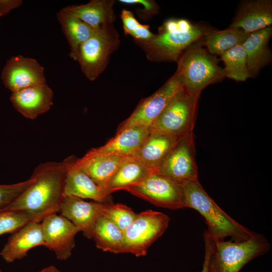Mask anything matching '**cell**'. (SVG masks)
Masks as SVG:
<instances>
[{"label": "cell", "instance_id": "obj_5", "mask_svg": "<svg viewBox=\"0 0 272 272\" xmlns=\"http://www.w3.org/2000/svg\"><path fill=\"white\" fill-rule=\"evenodd\" d=\"M210 265L214 272H239L253 259L267 253L270 243L261 234L243 241L214 240Z\"/></svg>", "mask_w": 272, "mask_h": 272}, {"label": "cell", "instance_id": "obj_2", "mask_svg": "<svg viewBox=\"0 0 272 272\" xmlns=\"http://www.w3.org/2000/svg\"><path fill=\"white\" fill-rule=\"evenodd\" d=\"M212 28L182 18H171L150 39L133 40L147 58L157 62H177L192 44L200 40Z\"/></svg>", "mask_w": 272, "mask_h": 272}, {"label": "cell", "instance_id": "obj_38", "mask_svg": "<svg viewBox=\"0 0 272 272\" xmlns=\"http://www.w3.org/2000/svg\"><path fill=\"white\" fill-rule=\"evenodd\" d=\"M0 272H2V270L0 269Z\"/></svg>", "mask_w": 272, "mask_h": 272}, {"label": "cell", "instance_id": "obj_11", "mask_svg": "<svg viewBox=\"0 0 272 272\" xmlns=\"http://www.w3.org/2000/svg\"><path fill=\"white\" fill-rule=\"evenodd\" d=\"M182 88L180 80L174 74L161 87L138 105L117 131L135 125L150 127L173 97Z\"/></svg>", "mask_w": 272, "mask_h": 272}, {"label": "cell", "instance_id": "obj_4", "mask_svg": "<svg viewBox=\"0 0 272 272\" xmlns=\"http://www.w3.org/2000/svg\"><path fill=\"white\" fill-rule=\"evenodd\" d=\"M201 39L182 53L176 62L177 68L175 73L184 89L198 94L208 85L226 77L223 68L219 64V60L207 50Z\"/></svg>", "mask_w": 272, "mask_h": 272}, {"label": "cell", "instance_id": "obj_3", "mask_svg": "<svg viewBox=\"0 0 272 272\" xmlns=\"http://www.w3.org/2000/svg\"><path fill=\"white\" fill-rule=\"evenodd\" d=\"M179 184L184 208L193 209L203 217L208 226L207 232L214 240L229 237L233 241H243L255 235L225 212L208 195L198 179Z\"/></svg>", "mask_w": 272, "mask_h": 272}, {"label": "cell", "instance_id": "obj_23", "mask_svg": "<svg viewBox=\"0 0 272 272\" xmlns=\"http://www.w3.org/2000/svg\"><path fill=\"white\" fill-rule=\"evenodd\" d=\"M114 0H92L86 4L64 8L94 29L113 24L116 19L113 7Z\"/></svg>", "mask_w": 272, "mask_h": 272}, {"label": "cell", "instance_id": "obj_32", "mask_svg": "<svg viewBox=\"0 0 272 272\" xmlns=\"http://www.w3.org/2000/svg\"><path fill=\"white\" fill-rule=\"evenodd\" d=\"M33 181L31 177L25 181L10 184H0V212L4 211L30 185Z\"/></svg>", "mask_w": 272, "mask_h": 272}, {"label": "cell", "instance_id": "obj_14", "mask_svg": "<svg viewBox=\"0 0 272 272\" xmlns=\"http://www.w3.org/2000/svg\"><path fill=\"white\" fill-rule=\"evenodd\" d=\"M53 98L52 90L44 84L12 93L10 99L13 107L24 117L33 120L50 109Z\"/></svg>", "mask_w": 272, "mask_h": 272}, {"label": "cell", "instance_id": "obj_16", "mask_svg": "<svg viewBox=\"0 0 272 272\" xmlns=\"http://www.w3.org/2000/svg\"><path fill=\"white\" fill-rule=\"evenodd\" d=\"M73 157L64 160L66 166L63 196L89 198L96 202H107L109 195L105 189L96 184L87 174L73 164Z\"/></svg>", "mask_w": 272, "mask_h": 272}, {"label": "cell", "instance_id": "obj_31", "mask_svg": "<svg viewBox=\"0 0 272 272\" xmlns=\"http://www.w3.org/2000/svg\"><path fill=\"white\" fill-rule=\"evenodd\" d=\"M31 221H33L32 217L22 211L0 212V235L14 233Z\"/></svg>", "mask_w": 272, "mask_h": 272}, {"label": "cell", "instance_id": "obj_34", "mask_svg": "<svg viewBox=\"0 0 272 272\" xmlns=\"http://www.w3.org/2000/svg\"><path fill=\"white\" fill-rule=\"evenodd\" d=\"M205 253L201 272H209L210 258L213 248V239L206 231L204 233Z\"/></svg>", "mask_w": 272, "mask_h": 272}, {"label": "cell", "instance_id": "obj_30", "mask_svg": "<svg viewBox=\"0 0 272 272\" xmlns=\"http://www.w3.org/2000/svg\"><path fill=\"white\" fill-rule=\"evenodd\" d=\"M120 18L124 34L131 36L133 40H146L154 36V34L150 30L149 25L140 23L131 11L123 9Z\"/></svg>", "mask_w": 272, "mask_h": 272}, {"label": "cell", "instance_id": "obj_21", "mask_svg": "<svg viewBox=\"0 0 272 272\" xmlns=\"http://www.w3.org/2000/svg\"><path fill=\"white\" fill-rule=\"evenodd\" d=\"M271 35V26L251 33L242 44L246 53L247 66L252 78L257 76L271 61V51L268 46Z\"/></svg>", "mask_w": 272, "mask_h": 272}, {"label": "cell", "instance_id": "obj_15", "mask_svg": "<svg viewBox=\"0 0 272 272\" xmlns=\"http://www.w3.org/2000/svg\"><path fill=\"white\" fill-rule=\"evenodd\" d=\"M104 202H88L72 196H65L60 209V215L69 220L91 239L92 231L98 218L103 215Z\"/></svg>", "mask_w": 272, "mask_h": 272}, {"label": "cell", "instance_id": "obj_22", "mask_svg": "<svg viewBox=\"0 0 272 272\" xmlns=\"http://www.w3.org/2000/svg\"><path fill=\"white\" fill-rule=\"evenodd\" d=\"M180 138L164 134H150L132 157L139 162L157 169Z\"/></svg>", "mask_w": 272, "mask_h": 272}, {"label": "cell", "instance_id": "obj_36", "mask_svg": "<svg viewBox=\"0 0 272 272\" xmlns=\"http://www.w3.org/2000/svg\"><path fill=\"white\" fill-rule=\"evenodd\" d=\"M38 272H61L54 266H47Z\"/></svg>", "mask_w": 272, "mask_h": 272}, {"label": "cell", "instance_id": "obj_6", "mask_svg": "<svg viewBox=\"0 0 272 272\" xmlns=\"http://www.w3.org/2000/svg\"><path fill=\"white\" fill-rule=\"evenodd\" d=\"M200 95L189 93L182 88L150 126V134L181 138L193 132Z\"/></svg>", "mask_w": 272, "mask_h": 272}, {"label": "cell", "instance_id": "obj_37", "mask_svg": "<svg viewBox=\"0 0 272 272\" xmlns=\"http://www.w3.org/2000/svg\"><path fill=\"white\" fill-rule=\"evenodd\" d=\"M209 272H214L212 267L209 265Z\"/></svg>", "mask_w": 272, "mask_h": 272}, {"label": "cell", "instance_id": "obj_19", "mask_svg": "<svg viewBox=\"0 0 272 272\" xmlns=\"http://www.w3.org/2000/svg\"><path fill=\"white\" fill-rule=\"evenodd\" d=\"M44 246L41 224L31 221L13 233L1 250L0 255L7 262L26 256L31 249Z\"/></svg>", "mask_w": 272, "mask_h": 272}, {"label": "cell", "instance_id": "obj_25", "mask_svg": "<svg viewBox=\"0 0 272 272\" xmlns=\"http://www.w3.org/2000/svg\"><path fill=\"white\" fill-rule=\"evenodd\" d=\"M157 169L147 166L132 157L123 163L105 185L104 188L110 195L111 193L138 184Z\"/></svg>", "mask_w": 272, "mask_h": 272}, {"label": "cell", "instance_id": "obj_17", "mask_svg": "<svg viewBox=\"0 0 272 272\" xmlns=\"http://www.w3.org/2000/svg\"><path fill=\"white\" fill-rule=\"evenodd\" d=\"M271 24V0H247L240 4L230 26L251 33Z\"/></svg>", "mask_w": 272, "mask_h": 272}, {"label": "cell", "instance_id": "obj_27", "mask_svg": "<svg viewBox=\"0 0 272 272\" xmlns=\"http://www.w3.org/2000/svg\"><path fill=\"white\" fill-rule=\"evenodd\" d=\"M91 239L95 241L97 247L104 251L122 253L123 232L103 215L96 222Z\"/></svg>", "mask_w": 272, "mask_h": 272}, {"label": "cell", "instance_id": "obj_35", "mask_svg": "<svg viewBox=\"0 0 272 272\" xmlns=\"http://www.w3.org/2000/svg\"><path fill=\"white\" fill-rule=\"evenodd\" d=\"M22 3V0H0V17L4 16L20 7Z\"/></svg>", "mask_w": 272, "mask_h": 272}, {"label": "cell", "instance_id": "obj_24", "mask_svg": "<svg viewBox=\"0 0 272 272\" xmlns=\"http://www.w3.org/2000/svg\"><path fill=\"white\" fill-rule=\"evenodd\" d=\"M70 47V57L78 60L81 45L94 33V29L66 11L64 8L56 14Z\"/></svg>", "mask_w": 272, "mask_h": 272}, {"label": "cell", "instance_id": "obj_1", "mask_svg": "<svg viewBox=\"0 0 272 272\" xmlns=\"http://www.w3.org/2000/svg\"><path fill=\"white\" fill-rule=\"evenodd\" d=\"M65 173L64 161L39 164L31 175L32 183L5 211L25 212L39 223L45 217L60 212Z\"/></svg>", "mask_w": 272, "mask_h": 272}, {"label": "cell", "instance_id": "obj_18", "mask_svg": "<svg viewBox=\"0 0 272 272\" xmlns=\"http://www.w3.org/2000/svg\"><path fill=\"white\" fill-rule=\"evenodd\" d=\"M150 135V127L135 125L117 131L105 145L93 148L87 153L91 155L132 156Z\"/></svg>", "mask_w": 272, "mask_h": 272}, {"label": "cell", "instance_id": "obj_26", "mask_svg": "<svg viewBox=\"0 0 272 272\" xmlns=\"http://www.w3.org/2000/svg\"><path fill=\"white\" fill-rule=\"evenodd\" d=\"M251 33L229 26L223 30H210L201 39L207 50L214 55H221L229 49L242 45Z\"/></svg>", "mask_w": 272, "mask_h": 272}, {"label": "cell", "instance_id": "obj_33", "mask_svg": "<svg viewBox=\"0 0 272 272\" xmlns=\"http://www.w3.org/2000/svg\"><path fill=\"white\" fill-rule=\"evenodd\" d=\"M119 2L126 5H140L142 8L137 9L138 17L143 21L148 20L157 14L159 7L157 3L152 0H119Z\"/></svg>", "mask_w": 272, "mask_h": 272}, {"label": "cell", "instance_id": "obj_8", "mask_svg": "<svg viewBox=\"0 0 272 272\" xmlns=\"http://www.w3.org/2000/svg\"><path fill=\"white\" fill-rule=\"evenodd\" d=\"M170 222L164 213L151 210L137 214L123 231L122 253L145 256L150 246L165 232Z\"/></svg>", "mask_w": 272, "mask_h": 272}, {"label": "cell", "instance_id": "obj_7", "mask_svg": "<svg viewBox=\"0 0 272 272\" xmlns=\"http://www.w3.org/2000/svg\"><path fill=\"white\" fill-rule=\"evenodd\" d=\"M119 34L113 24L103 25L80 46L77 61L90 81L96 80L107 67L111 55L119 47Z\"/></svg>", "mask_w": 272, "mask_h": 272}, {"label": "cell", "instance_id": "obj_29", "mask_svg": "<svg viewBox=\"0 0 272 272\" xmlns=\"http://www.w3.org/2000/svg\"><path fill=\"white\" fill-rule=\"evenodd\" d=\"M103 215L110 220L123 232L132 222L137 214L125 205L104 202Z\"/></svg>", "mask_w": 272, "mask_h": 272}, {"label": "cell", "instance_id": "obj_9", "mask_svg": "<svg viewBox=\"0 0 272 272\" xmlns=\"http://www.w3.org/2000/svg\"><path fill=\"white\" fill-rule=\"evenodd\" d=\"M124 190L158 207L171 210L185 208L180 184L157 171Z\"/></svg>", "mask_w": 272, "mask_h": 272}, {"label": "cell", "instance_id": "obj_12", "mask_svg": "<svg viewBox=\"0 0 272 272\" xmlns=\"http://www.w3.org/2000/svg\"><path fill=\"white\" fill-rule=\"evenodd\" d=\"M1 78L12 93L46 84L44 67L35 58L21 55L13 56L7 60Z\"/></svg>", "mask_w": 272, "mask_h": 272}, {"label": "cell", "instance_id": "obj_10", "mask_svg": "<svg viewBox=\"0 0 272 272\" xmlns=\"http://www.w3.org/2000/svg\"><path fill=\"white\" fill-rule=\"evenodd\" d=\"M157 170L178 183L198 180L193 132L179 139Z\"/></svg>", "mask_w": 272, "mask_h": 272}, {"label": "cell", "instance_id": "obj_28", "mask_svg": "<svg viewBox=\"0 0 272 272\" xmlns=\"http://www.w3.org/2000/svg\"><path fill=\"white\" fill-rule=\"evenodd\" d=\"M225 76L237 82L252 78L249 73L245 51L242 45L229 49L220 55Z\"/></svg>", "mask_w": 272, "mask_h": 272}, {"label": "cell", "instance_id": "obj_20", "mask_svg": "<svg viewBox=\"0 0 272 272\" xmlns=\"http://www.w3.org/2000/svg\"><path fill=\"white\" fill-rule=\"evenodd\" d=\"M131 157L116 155H91L86 153L81 158H73V162L76 167L87 174L96 184L104 188L121 165Z\"/></svg>", "mask_w": 272, "mask_h": 272}, {"label": "cell", "instance_id": "obj_13", "mask_svg": "<svg viewBox=\"0 0 272 272\" xmlns=\"http://www.w3.org/2000/svg\"><path fill=\"white\" fill-rule=\"evenodd\" d=\"M45 247L53 251L57 259L65 260L75 246V236L80 229L69 220L54 213L41 221Z\"/></svg>", "mask_w": 272, "mask_h": 272}]
</instances>
